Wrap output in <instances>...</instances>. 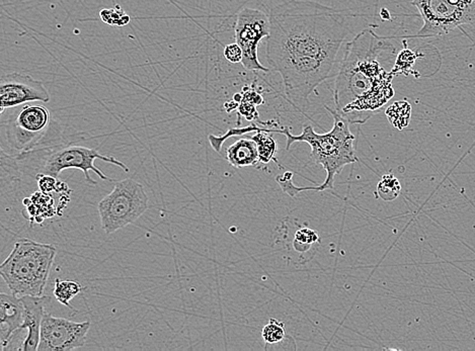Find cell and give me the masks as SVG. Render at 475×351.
Returning <instances> with one entry per match:
<instances>
[{
  "mask_svg": "<svg viewBox=\"0 0 475 351\" xmlns=\"http://www.w3.org/2000/svg\"><path fill=\"white\" fill-rule=\"evenodd\" d=\"M350 10L313 1L279 4L270 11L267 61L281 75L288 102L305 114L309 96L331 77L338 51L350 33Z\"/></svg>",
  "mask_w": 475,
  "mask_h": 351,
  "instance_id": "6da1fadb",
  "label": "cell"
},
{
  "mask_svg": "<svg viewBox=\"0 0 475 351\" xmlns=\"http://www.w3.org/2000/svg\"><path fill=\"white\" fill-rule=\"evenodd\" d=\"M396 53L389 38L365 29L347 44L334 80V111L350 125H363L380 113L396 95L394 75L381 58Z\"/></svg>",
  "mask_w": 475,
  "mask_h": 351,
  "instance_id": "7a4b0ae2",
  "label": "cell"
},
{
  "mask_svg": "<svg viewBox=\"0 0 475 351\" xmlns=\"http://www.w3.org/2000/svg\"><path fill=\"white\" fill-rule=\"evenodd\" d=\"M334 118V126L331 131L325 134H318L310 125L303 127L300 135H293L290 129H270V133L282 134L286 136V149L289 150L295 142H305L311 148L310 159L316 164L321 165L327 172V178L322 185L318 187H298L292 183L293 173L285 172L283 176H277V182L285 194L294 198L299 192L303 191L322 192L325 189H334V181L336 176L345 169V166L358 161L355 150L356 138L349 128V122L341 117L334 109L325 107Z\"/></svg>",
  "mask_w": 475,
  "mask_h": 351,
  "instance_id": "3957f363",
  "label": "cell"
},
{
  "mask_svg": "<svg viewBox=\"0 0 475 351\" xmlns=\"http://www.w3.org/2000/svg\"><path fill=\"white\" fill-rule=\"evenodd\" d=\"M57 249L54 245L22 238L13 246L0 265V274L11 294L22 297L44 296Z\"/></svg>",
  "mask_w": 475,
  "mask_h": 351,
  "instance_id": "277c9868",
  "label": "cell"
},
{
  "mask_svg": "<svg viewBox=\"0 0 475 351\" xmlns=\"http://www.w3.org/2000/svg\"><path fill=\"white\" fill-rule=\"evenodd\" d=\"M15 157L22 173L26 172L32 176V172H35V178L38 176H50L58 178L59 174L66 169H79L84 172L86 181L91 185H97V181L91 178V171L97 174L100 180L115 181L95 166V161L97 159L121 167L126 172L129 171L128 167L122 161L116 159L113 156L102 155L98 150L77 145H54L42 148L37 146L30 151L17 154Z\"/></svg>",
  "mask_w": 475,
  "mask_h": 351,
  "instance_id": "5b68a950",
  "label": "cell"
},
{
  "mask_svg": "<svg viewBox=\"0 0 475 351\" xmlns=\"http://www.w3.org/2000/svg\"><path fill=\"white\" fill-rule=\"evenodd\" d=\"M148 196L139 181L133 178L117 181L111 194L98 205L104 233H115L135 222L148 209Z\"/></svg>",
  "mask_w": 475,
  "mask_h": 351,
  "instance_id": "8992f818",
  "label": "cell"
},
{
  "mask_svg": "<svg viewBox=\"0 0 475 351\" xmlns=\"http://www.w3.org/2000/svg\"><path fill=\"white\" fill-rule=\"evenodd\" d=\"M423 24L418 37L448 35L465 24H475V0H412Z\"/></svg>",
  "mask_w": 475,
  "mask_h": 351,
  "instance_id": "52a82bcc",
  "label": "cell"
},
{
  "mask_svg": "<svg viewBox=\"0 0 475 351\" xmlns=\"http://www.w3.org/2000/svg\"><path fill=\"white\" fill-rule=\"evenodd\" d=\"M235 43L243 53L242 64L247 70L269 72L258 61V49L260 42L271 32L270 17L264 11L245 8L238 15L235 28Z\"/></svg>",
  "mask_w": 475,
  "mask_h": 351,
  "instance_id": "ba28073f",
  "label": "cell"
},
{
  "mask_svg": "<svg viewBox=\"0 0 475 351\" xmlns=\"http://www.w3.org/2000/svg\"><path fill=\"white\" fill-rule=\"evenodd\" d=\"M91 322H73L45 313L40 334L39 351H69L86 344Z\"/></svg>",
  "mask_w": 475,
  "mask_h": 351,
  "instance_id": "9c48e42d",
  "label": "cell"
},
{
  "mask_svg": "<svg viewBox=\"0 0 475 351\" xmlns=\"http://www.w3.org/2000/svg\"><path fill=\"white\" fill-rule=\"evenodd\" d=\"M50 95L43 82L32 76L10 73L0 80V111L22 106L26 102H50Z\"/></svg>",
  "mask_w": 475,
  "mask_h": 351,
  "instance_id": "30bf717a",
  "label": "cell"
},
{
  "mask_svg": "<svg viewBox=\"0 0 475 351\" xmlns=\"http://www.w3.org/2000/svg\"><path fill=\"white\" fill-rule=\"evenodd\" d=\"M24 307V320L22 330H26V338L22 344V351L38 350L41 334L45 308L51 301L50 297H22Z\"/></svg>",
  "mask_w": 475,
  "mask_h": 351,
  "instance_id": "8fae6325",
  "label": "cell"
},
{
  "mask_svg": "<svg viewBox=\"0 0 475 351\" xmlns=\"http://www.w3.org/2000/svg\"><path fill=\"white\" fill-rule=\"evenodd\" d=\"M15 111L6 120L37 137L44 138L50 125V111L42 104H22L13 107Z\"/></svg>",
  "mask_w": 475,
  "mask_h": 351,
  "instance_id": "7c38bea8",
  "label": "cell"
},
{
  "mask_svg": "<svg viewBox=\"0 0 475 351\" xmlns=\"http://www.w3.org/2000/svg\"><path fill=\"white\" fill-rule=\"evenodd\" d=\"M24 320V307L22 298L15 295L0 294V342L2 350L13 337L22 330Z\"/></svg>",
  "mask_w": 475,
  "mask_h": 351,
  "instance_id": "4fadbf2b",
  "label": "cell"
},
{
  "mask_svg": "<svg viewBox=\"0 0 475 351\" xmlns=\"http://www.w3.org/2000/svg\"><path fill=\"white\" fill-rule=\"evenodd\" d=\"M229 164L235 169L256 166L260 162L258 146L253 139L242 138L233 143L226 150Z\"/></svg>",
  "mask_w": 475,
  "mask_h": 351,
  "instance_id": "5bb4252c",
  "label": "cell"
},
{
  "mask_svg": "<svg viewBox=\"0 0 475 351\" xmlns=\"http://www.w3.org/2000/svg\"><path fill=\"white\" fill-rule=\"evenodd\" d=\"M423 57V54L416 53L410 50L407 47V41H403V49L396 56L394 68L391 72L394 76L398 75H414V77H420V73L414 70V63L418 58Z\"/></svg>",
  "mask_w": 475,
  "mask_h": 351,
  "instance_id": "9a60e30c",
  "label": "cell"
},
{
  "mask_svg": "<svg viewBox=\"0 0 475 351\" xmlns=\"http://www.w3.org/2000/svg\"><path fill=\"white\" fill-rule=\"evenodd\" d=\"M385 115L394 128L403 131L410 125V118H412V106L407 100L394 102L387 107Z\"/></svg>",
  "mask_w": 475,
  "mask_h": 351,
  "instance_id": "2e32d148",
  "label": "cell"
},
{
  "mask_svg": "<svg viewBox=\"0 0 475 351\" xmlns=\"http://www.w3.org/2000/svg\"><path fill=\"white\" fill-rule=\"evenodd\" d=\"M81 290V285H79L77 281H61V279H57L55 281L53 295H54L56 299L62 305L66 306L70 310L77 311L71 305L70 301L75 298L77 295H79Z\"/></svg>",
  "mask_w": 475,
  "mask_h": 351,
  "instance_id": "e0dca14e",
  "label": "cell"
},
{
  "mask_svg": "<svg viewBox=\"0 0 475 351\" xmlns=\"http://www.w3.org/2000/svg\"><path fill=\"white\" fill-rule=\"evenodd\" d=\"M258 146V155H260V162L267 164L270 161L275 159L277 152V143L275 139L270 135L267 132L263 131L260 127V131L256 132V134L251 137Z\"/></svg>",
  "mask_w": 475,
  "mask_h": 351,
  "instance_id": "ac0fdd59",
  "label": "cell"
},
{
  "mask_svg": "<svg viewBox=\"0 0 475 351\" xmlns=\"http://www.w3.org/2000/svg\"><path fill=\"white\" fill-rule=\"evenodd\" d=\"M400 192L401 185L398 178L394 174L387 173L379 181L376 194L385 202H391L398 198Z\"/></svg>",
  "mask_w": 475,
  "mask_h": 351,
  "instance_id": "d6986e66",
  "label": "cell"
},
{
  "mask_svg": "<svg viewBox=\"0 0 475 351\" xmlns=\"http://www.w3.org/2000/svg\"><path fill=\"white\" fill-rule=\"evenodd\" d=\"M260 127L256 126V124L251 125V126L249 127H244V128H231L221 136L209 135L208 140L212 148L219 153V152L221 151L223 144H224V142L227 139L238 137V136L245 135V134L253 133V132H258L260 131Z\"/></svg>",
  "mask_w": 475,
  "mask_h": 351,
  "instance_id": "ffe728a7",
  "label": "cell"
},
{
  "mask_svg": "<svg viewBox=\"0 0 475 351\" xmlns=\"http://www.w3.org/2000/svg\"><path fill=\"white\" fill-rule=\"evenodd\" d=\"M285 325L279 320L271 318L269 323L263 328L262 336L267 344L279 343L285 338Z\"/></svg>",
  "mask_w": 475,
  "mask_h": 351,
  "instance_id": "44dd1931",
  "label": "cell"
},
{
  "mask_svg": "<svg viewBox=\"0 0 475 351\" xmlns=\"http://www.w3.org/2000/svg\"><path fill=\"white\" fill-rule=\"evenodd\" d=\"M100 17L102 22L110 26H124L130 22V17L127 15L119 6L100 10Z\"/></svg>",
  "mask_w": 475,
  "mask_h": 351,
  "instance_id": "7402d4cb",
  "label": "cell"
},
{
  "mask_svg": "<svg viewBox=\"0 0 475 351\" xmlns=\"http://www.w3.org/2000/svg\"><path fill=\"white\" fill-rule=\"evenodd\" d=\"M36 178H37L40 191L44 194H49L53 191L57 192L58 189H60V185L63 183L50 176H38Z\"/></svg>",
  "mask_w": 475,
  "mask_h": 351,
  "instance_id": "603a6c76",
  "label": "cell"
},
{
  "mask_svg": "<svg viewBox=\"0 0 475 351\" xmlns=\"http://www.w3.org/2000/svg\"><path fill=\"white\" fill-rule=\"evenodd\" d=\"M224 57L231 63H242L243 53L238 43L228 44L224 48Z\"/></svg>",
  "mask_w": 475,
  "mask_h": 351,
  "instance_id": "cb8c5ba5",
  "label": "cell"
},
{
  "mask_svg": "<svg viewBox=\"0 0 475 351\" xmlns=\"http://www.w3.org/2000/svg\"><path fill=\"white\" fill-rule=\"evenodd\" d=\"M238 116H242L247 118V120L251 122V120H258V111L256 109V106H254L251 102H247V100H242L240 102V106L238 107Z\"/></svg>",
  "mask_w": 475,
  "mask_h": 351,
  "instance_id": "d4e9b609",
  "label": "cell"
},
{
  "mask_svg": "<svg viewBox=\"0 0 475 351\" xmlns=\"http://www.w3.org/2000/svg\"><path fill=\"white\" fill-rule=\"evenodd\" d=\"M318 238H320L318 234L313 230L309 229V228L298 230L295 234L296 240L301 243H305V244H313L314 242L318 241Z\"/></svg>",
  "mask_w": 475,
  "mask_h": 351,
  "instance_id": "484cf974",
  "label": "cell"
},
{
  "mask_svg": "<svg viewBox=\"0 0 475 351\" xmlns=\"http://www.w3.org/2000/svg\"><path fill=\"white\" fill-rule=\"evenodd\" d=\"M293 247H294V249L296 250V251L302 252V254H303V252L309 251V248L311 247V245L305 244V243L299 242V241L296 240V239H294Z\"/></svg>",
  "mask_w": 475,
  "mask_h": 351,
  "instance_id": "4316f807",
  "label": "cell"
},
{
  "mask_svg": "<svg viewBox=\"0 0 475 351\" xmlns=\"http://www.w3.org/2000/svg\"><path fill=\"white\" fill-rule=\"evenodd\" d=\"M238 106H240V104L234 100H231V102H226V104H224L227 113H231L234 109H238Z\"/></svg>",
  "mask_w": 475,
  "mask_h": 351,
  "instance_id": "83f0119b",
  "label": "cell"
},
{
  "mask_svg": "<svg viewBox=\"0 0 475 351\" xmlns=\"http://www.w3.org/2000/svg\"><path fill=\"white\" fill-rule=\"evenodd\" d=\"M380 17L383 21H390V17H391V15H390V13L387 10V8H382V10L380 11Z\"/></svg>",
  "mask_w": 475,
  "mask_h": 351,
  "instance_id": "f1b7e54d",
  "label": "cell"
}]
</instances>
